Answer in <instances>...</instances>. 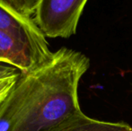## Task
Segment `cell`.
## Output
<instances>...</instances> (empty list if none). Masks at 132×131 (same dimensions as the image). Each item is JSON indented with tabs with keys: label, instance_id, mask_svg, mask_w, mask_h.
<instances>
[{
	"label": "cell",
	"instance_id": "cell-1",
	"mask_svg": "<svg viewBox=\"0 0 132 131\" xmlns=\"http://www.w3.org/2000/svg\"><path fill=\"white\" fill-rule=\"evenodd\" d=\"M89 66L85 54L63 47L23 73L0 105V131H51L81 113L78 84Z\"/></svg>",
	"mask_w": 132,
	"mask_h": 131
},
{
	"label": "cell",
	"instance_id": "cell-2",
	"mask_svg": "<svg viewBox=\"0 0 132 131\" xmlns=\"http://www.w3.org/2000/svg\"><path fill=\"white\" fill-rule=\"evenodd\" d=\"M87 0H40L33 21L45 37L69 38L76 34Z\"/></svg>",
	"mask_w": 132,
	"mask_h": 131
},
{
	"label": "cell",
	"instance_id": "cell-3",
	"mask_svg": "<svg viewBox=\"0 0 132 131\" xmlns=\"http://www.w3.org/2000/svg\"><path fill=\"white\" fill-rule=\"evenodd\" d=\"M49 47H40L0 30V61L29 73L45 65L53 58Z\"/></svg>",
	"mask_w": 132,
	"mask_h": 131
},
{
	"label": "cell",
	"instance_id": "cell-4",
	"mask_svg": "<svg viewBox=\"0 0 132 131\" xmlns=\"http://www.w3.org/2000/svg\"><path fill=\"white\" fill-rule=\"evenodd\" d=\"M0 30L40 47H49L45 36L33 18H26L12 12L0 4Z\"/></svg>",
	"mask_w": 132,
	"mask_h": 131
},
{
	"label": "cell",
	"instance_id": "cell-5",
	"mask_svg": "<svg viewBox=\"0 0 132 131\" xmlns=\"http://www.w3.org/2000/svg\"><path fill=\"white\" fill-rule=\"evenodd\" d=\"M51 131H132V128L124 122L97 120L85 115L82 111Z\"/></svg>",
	"mask_w": 132,
	"mask_h": 131
},
{
	"label": "cell",
	"instance_id": "cell-6",
	"mask_svg": "<svg viewBox=\"0 0 132 131\" xmlns=\"http://www.w3.org/2000/svg\"><path fill=\"white\" fill-rule=\"evenodd\" d=\"M40 0H0V4L12 12L26 18L35 14Z\"/></svg>",
	"mask_w": 132,
	"mask_h": 131
},
{
	"label": "cell",
	"instance_id": "cell-7",
	"mask_svg": "<svg viewBox=\"0 0 132 131\" xmlns=\"http://www.w3.org/2000/svg\"><path fill=\"white\" fill-rule=\"evenodd\" d=\"M23 71L16 66L4 61H0V80L11 78V77H19L22 75Z\"/></svg>",
	"mask_w": 132,
	"mask_h": 131
},
{
	"label": "cell",
	"instance_id": "cell-8",
	"mask_svg": "<svg viewBox=\"0 0 132 131\" xmlns=\"http://www.w3.org/2000/svg\"><path fill=\"white\" fill-rule=\"evenodd\" d=\"M18 78L19 77H11V78L0 80V105L5 100L11 90L14 88Z\"/></svg>",
	"mask_w": 132,
	"mask_h": 131
}]
</instances>
